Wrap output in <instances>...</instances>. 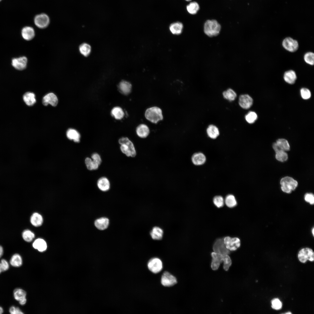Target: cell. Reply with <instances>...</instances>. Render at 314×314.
I'll return each mask as SVG.
<instances>
[{
  "label": "cell",
  "mask_w": 314,
  "mask_h": 314,
  "mask_svg": "<svg viewBox=\"0 0 314 314\" xmlns=\"http://www.w3.org/2000/svg\"><path fill=\"white\" fill-rule=\"evenodd\" d=\"M199 9V4L196 2L190 3L186 6V9L188 12L192 15L196 14Z\"/></svg>",
  "instance_id": "cell-34"
},
{
  "label": "cell",
  "mask_w": 314,
  "mask_h": 314,
  "mask_svg": "<svg viewBox=\"0 0 314 314\" xmlns=\"http://www.w3.org/2000/svg\"><path fill=\"white\" fill-rule=\"evenodd\" d=\"M42 104L45 106L49 104L53 106H56L58 103V99L56 96L53 93H50L45 95L42 99Z\"/></svg>",
  "instance_id": "cell-17"
},
{
  "label": "cell",
  "mask_w": 314,
  "mask_h": 314,
  "mask_svg": "<svg viewBox=\"0 0 314 314\" xmlns=\"http://www.w3.org/2000/svg\"><path fill=\"white\" fill-rule=\"evenodd\" d=\"M2 272H3V271L2 270V269L1 268V266L0 265V274H1Z\"/></svg>",
  "instance_id": "cell-53"
},
{
  "label": "cell",
  "mask_w": 314,
  "mask_h": 314,
  "mask_svg": "<svg viewBox=\"0 0 314 314\" xmlns=\"http://www.w3.org/2000/svg\"><path fill=\"white\" fill-rule=\"evenodd\" d=\"M23 263V260L21 256L18 253H15L12 255L10 260L9 264L12 266L19 267Z\"/></svg>",
  "instance_id": "cell-24"
},
{
  "label": "cell",
  "mask_w": 314,
  "mask_h": 314,
  "mask_svg": "<svg viewBox=\"0 0 314 314\" xmlns=\"http://www.w3.org/2000/svg\"><path fill=\"white\" fill-rule=\"evenodd\" d=\"M4 252L3 248V247L0 245V258L2 256Z\"/></svg>",
  "instance_id": "cell-51"
},
{
  "label": "cell",
  "mask_w": 314,
  "mask_h": 314,
  "mask_svg": "<svg viewBox=\"0 0 314 314\" xmlns=\"http://www.w3.org/2000/svg\"><path fill=\"white\" fill-rule=\"evenodd\" d=\"M91 159L99 165L101 163V157L99 154L97 153H93L91 156Z\"/></svg>",
  "instance_id": "cell-50"
},
{
  "label": "cell",
  "mask_w": 314,
  "mask_h": 314,
  "mask_svg": "<svg viewBox=\"0 0 314 314\" xmlns=\"http://www.w3.org/2000/svg\"><path fill=\"white\" fill-rule=\"evenodd\" d=\"M118 88L121 93L124 95H127L129 94L131 91L132 85L129 82L123 81L119 83Z\"/></svg>",
  "instance_id": "cell-22"
},
{
  "label": "cell",
  "mask_w": 314,
  "mask_h": 314,
  "mask_svg": "<svg viewBox=\"0 0 314 314\" xmlns=\"http://www.w3.org/2000/svg\"><path fill=\"white\" fill-rule=\"evenodd\" d=\"M67 136L69 139L73 140L75 142H79L80 141V134L75 130L73 129H68L67 132Z\"/></svg>",
  "instance_id": "cell-32"
},
{
  "label": "cell",
  "mask_w": 314,
  "mask_h": 314,
  "mask_svg": "<svg viewBox=\"0 0 314 314\" xmlns=\"http://www.w3.org/2000/svg\"><path fill=\"white\" fill-rule=\"evenodd\" d=\"M214 252L222 254H229L230 251L227 249L224 243V239L219 238L215 241L213 246Z\"/></svg>",
  "instance_id": "cell-10"
},
{
  "label": "cell",
  "mask_w": 314,
  "mask_h": 314,
  "mask_svg": "<svg viewBox=\"0 0 314 314\" xmlns=\"http://www.w3.org/2000/svg\"><path fill=\"white\" fill-rule=\"evenodd\" d=\"M26 293L22 288H17L15 289L13 292V296L14 299L19 302L26 299Z\"/></svg>",
  "instance_id": "cell-28"
},
{
  "label": "cell",
  "mask_w": 314,
  "mask_h": 314,
  "mask_svg": "<svg viewBox=\"0 0 314 314\" xmlns=\"http://www.w3.org/2000/svg\"><path fill=\"white\" fill-rule=\"evenodd\" d=\"M32 246L34 249H37L40 252L44 251L47 248L46 242L41 238L36 239L33 242Z\"/></svg>",
  "instance_id": "cell-23"
},
{
  "label": "cell",
  "mask_w": 314,
  "mask_h": 314,
  "mask_svg": "<svg viewBox=\"0 0 314 314\" xmlns=\"http://www.w3.org/2000/svg\"><path fill=\"white\" fill-rule=\"evenodd\" d=\"M213 203L217 207H222L224 205V200L223 197L221 196H216L213 199Z\"/></svg>",
  "instance_id": "cell-44"
},
{
  "label": "cell",
  "mask_w": 314,
  "mask_h": 314,
  "mask_svg": "<svg viewBox=\"0 0 314 314\" xmlns=\"http://www.w3.org/2000/svg\"><path fill=\"white\" fill-rule=\"evenodd\" d=\"M22 236L23 239L27 242L32 241L35 236L34 233L29 229L24 230L22 233Z\"/></svg>",
  "instance_id": "cell-38"
},
{
  "label": "cell",
  "mask_w": 314,
  "mask_h": 314,
  "mask_svg": "<svg viewBox=\"0 0 314 314\" xmlns=\"http://www.w3.org/2000/svg\"><path fill=\"white\" fill-rule=\"evenodd\" d=\"M191 160L192 163L195 165L199 166L203 165L206 161V157L202 153L197 152L194 153L192 156Z\"/></svg>",
  "instance_id": "cell-16"
},
{
  "label": "cell",
  "mask_w": 314,
  "mask_h": 314,
  "mask_svg": "<svg viewBox=\"0 0 314 314\" xmlns=\"http://www.w3.org/2000/svg\"><path fill=\"white\" fill-rule=\"evenodd\" d=\"M279 148L284 151H288L290 149V146L288 141L283 138L278 139L276 142Z\"/></svg>",
  "instance_id": "cell-36"
},
{
  "label": "cell",
  "mask_w": 314,
  "mask_h": 314,
  "mask_svg": "<svg viewBox=\"0 0 314 314\" xmlns=\"http://www.w3.org/2000/svg\"><path fill=\"white\" fill-rule=\"evenodd\" d=\"M183 28V24L180 22H174L171 24L169 27L170 32L175 35L180 34L182 32Z\"/></svg>",
  "instance_id": "cell-20"
},
{
  "label": "cell",
  "mask_w": 314,
  "mask_h": 314,
  "mask_svg": "<svg viewBox=\"0 0 314 314\" xmlns=\"http://www.w3.org/2000/svg\"><path fill=\"white\" fill-rule=\"evenodd\" d=\"M109 223V221L108 218L102 217L96 220L94 222V225L98 229L103 230L107 228Z\"/></svg>",
  "instance_id": "cell-29"
},
{
  "label": "cell",
  "mask_w": 314,
  "mask_h": 314,
  "mask_svg": "<svg viewBox=\"0 0 314 314\" xmlns=\"http://www.w3.org/2000/svg\"><path fill=\"white\" fill-rule=\"evenodd\" d=\"M119 143L120 145L121 151L126 156L132 157H135L136 151L133 142L127 137H123L119 140Z\"/></svg>",
  "instance_id": "cell-1"
},
{
  "label": "cell",
  "mask_w": 314,
  "mask_h": 314,
  "mask_svg": "<svg viewBox=\"0 0 314 314\" xmlns=\"http://www.w3.org/2000/svg\"><path fill=\"white\" fill-rule=\"evenodd\" d=\"M150 235L152 238L155 240H160L163 236V231L160 227L155 226L151 230Z\"/></svg>",
  "instance_id": "cell-31"
},
{
  "label": "cell",
  "mask_w": 314,
  "mask_h": 314,
  "mask_svg": "<svg viewBox=\"0 0 314 314\" xmlns=\"http://www.w3.org/2000/svg\"><path fill=\"white\" fill-rule=\"evenodd\" d=\"M149 269L152 272L156 274L160 272L163 268V264L159 258H154L151 259L148 263Z\"/></svg>",
  "instance_id": "cell-9"
},
{
  "label": "cell",
  "mask_w": 314,
  "mask_h": 314,
  "mask_svg": "<svg viewBox=\"0 0 314 314\" xmlns=\"http://www.w3.org/2000/svg\"><path fill=\"white\" fill-rule=\"evenodd\" d=\"M136 133L138 136L141 138H145L149 135L150 130L148 126L144 124H141L137 127Z\"/></svg>",
  "instance_id": "cell-19"
},
{
  "label": "cell",
  "mask_w": 314,
  "mask_h": 314,
  "mask_svg": "<svg viewBox=\"0 0 314 314\" xmlns=\"http://www.w3.org/2000/svg\"><path fill=\"white\" fill-rule=\"evenodd\" d=\"M21 34L23 38L29 41L32 40L35 35V31L33 28L30 26H26L23 28Z\"/></svg>",
  "instance_id": "cell-18"
},
{
  "label": "cell",
  "mask_w": 314,
  "mask_h": 314,
  "mask_svg": "<svg viewBox=\"0 0 314 314\" xmlns=\"http://www.w3.org/2000/svg\"><path fill=\"white\" fill-rule=\"evenodd\" d=\"M1 0H0V1H1Z\"/></svg>",
  "instance_id": "cell-57"
},
{
  "label": "cell",
  "mask_w": 314,
  "mask_h": 314,
  "mask_svg": "<svg viewBox=\"0 0 314 314\" xmlns=\"http://www.w3.org/2000/svg\"><path fill=\"white\" fill-rule=\"evenodd\" d=\"M23 99L25 104L29 106H33L36 101L35 94L31 92H27L24 94Z\"/></svg>",
  "instance_id": "cell-27"
},
{
  "label": "cell",
  "mask_w": 314,
  "mask_h": 314,
  "mask_svg": "<svg viewBox=\"0 0 314 314\" xmlns=\"http://www.w3.org/2000/svg\"><path fill=\"white\" fill-rule=\"evenodd\" d=\"M297 75L295 72L292 70L286 71L283 75L284 81L288 83L293 84L297 79Z\"/></svg>",
  "instance_id": "cell-25"
},
{
  "label": "cell",
  "mask_w": 314,
  "mask_h": 314,
  "mask_svg": "<svg viewBox=\"0 0 314 314\" xmlns=\"http://www.w3.org/2000/svg\"><path fill=\"white\" fill-rule=\"evenodd\" d=\"M299 261L303 263H305L307 260L313 261L314 259V253L313 250L309 248L301 249L298 254Z\"/></svg>",
  "instance_id": "cell-5"
},
{
  "label": "cell",
  "mask_w": 314,
  "mask_h": 314,
  "mask_svg": "<svg viewBox=\"0 0 314 314\" xmlns=\"http://www.w3.org/2000/svg\"><path fill=\"white\" fill-rule=\"evenodd\" d=\"M185 0L187 1H191V0Z\"/></svg>",
  "instance_id": "cell-56"
},
{
  "label": "cell",
  "mask_w": 314,
  "mask_h": 314,
  "mask_svg": "<svg viewBox=\"0 0 314 314\" xmlns=\"http://www.w3.org/2000/svg\"><path fill=\"white\" fill-rule=\"evenodd\" d=\"M97 186L101 191H106L108 190L110 186V182L108 179L105 177L99 178L97 182Z\"/></svg>",
  "instance_id": "cell-21"
},
{
  "label": "cell",
  "mask_w": 314,
  "mask_h": 314,
  "mask_svg": "<svg viewBox=\"0 0 314 314\" xmlns=\"http://www.w3.org/2000/svg\"><path fill=\"white\" fill-rule=\"evenodd\" d=\"M281 188L284 192L289 193L295 190L298 185V182L293 178L286 176L282 178L280 181Z\"/></svg>",
  "instance_id": "cell-4"
},
{
  "label": "cell",
  "mask_w": 314,
  "mask_h": 314,
  "mask_svg": "<svg viewBox=\"0 0 314 314\" xmlns=\"http://www.w3.org/2000/svg\"><path fill=\"white\" fill-rule=\"evenodd\" d=\"M213 252L211 253L212 260L211 263V267L213 270H217L219 268L220 264L222 262L224 255Z\"/></svg>",
  "instance_id": "cell-12"
},
{
  "label": "cell",
  "mask_w": 314,
  "mask_h": 314,
  "mask_svg": "<svg viewBox=\"0 0 314 314\" xmlns=\"http://www.w3.org/2000/svg\"><path fill=\"white\" fill-rule=\"evenodd\" d=\"M111 114L115 119L118 120L122 119L124 115V113L122 109L118 106L114 107L112 109Z\"/></svg>",
  "instance_id": "cell-33"
},
{
  "label": "cell",
  "mask_w": 314,
  "mask_h": 314,
  "mask_svg": "<svg viewBox=\"0 0 314 314\" xmlns=\"http://www.w3.org/2000/svg\"><path fill=\"white\" fill-rule=\"evenodd\" d=\"M304 60L305 62L310 65L314 64V54L311 52L306 53L304 56Z\"/></svg>",
  "instance_id": "cell-42"
},
{
  "label": "cell",
  "mask_w": 314,
  "mask_h": 314,
  "mask_svg": "<svg viewBox=\"0 0 314 314\" xmlns=\"http://www.w3.org/2000/svg\"><path fill=\"white\" fill-rule=\"evenodd\" d=\"M9 311L11 314H23L24 313L18 307L12 306L9 308Z\"/></svg>",
  "instance_id": "cell-48"
},
{
  "label": "cell",
  "mask_w": 314,
  "mask_h": 314,
  "mask_svg": "<svg viewBox=\"0 0 314 314\" xmlns=\"http://www.w3.org/2000/svg\"><path fill=\"white\" fill-rule=\"evenodd\" d=\"M85 163L87 169L90 170H96L98 169L99 166L98 164L91 158L88 157L85 158Z\"/></svg>",
  "instance_id": "cell-39"
},
{
  "label": "cell",
  "mask_w": 314,
  "mask_h": 314,
  "mask_svg": "<svg viewBox=\"0 0 314 314\" xmlns=\"http://www.w3.org/2000/svg\"><path fill=\"white\" fill-rule=\"evenodd\" d=\"M223 239L226 248L230 251H235L240 246V240L238 238L226 236Z\"/></svg>",
  "instance_id": "cell-7"
},
{
  "label": "cell",
  "mask_w": 314,
  "mask_h": 314,
  "mask_svg": "<svg viewBox=\"0 0 314 314\" xmlns=\"http://www.w3.org/2000/svg\"><path fill=\"white\" fill-rule=\"evenodd\" d=\"M224 201L227 206L230 208L235 207L237 204L235 196L231 194L228 195L226 196Z\"/></svg>",
  "instance_id": "cell-37"
},
{
  "label": "cell",
  "mask_w": 314,
  "mask_h": 314,
  "mask_svg": "<svg viewBox=\"0 0 314 314\" xmlns=\"http://www.w3.org/2000/svg\"><path fill=\"white\" fill-rule=\"evenodd\" d=\"M4 311L3 308L0 306V314H1Z\"/></svg>",
  "instance_id": "cell-52"
},
{
  "label": "cell",
  "mask_w": 314,
  "mask_h": 314,
  "mask_svg": "<svg viewBox=\"0 0 314 314\" xmlns=\"http://www.w3.org/2000/svg\"><path fill=\"white\" fill-rule=\"evenodd\" d=\"M300 93L301 97L304 99H308L311 97V92L310 90L307 88H302L300 90Z\"/></svg>",
  "instance_id": "cell-45"
},
{
  "label": "cell",
  "mask_w": 314,
  "mask_h": 314,
  "mask_svg": "<svg viewBox=\"0 0 314 314\" xmlns=\"http://www.w3.org/2000/svg\"><path fill=\"white\" fill-rule=\"evenodd\" d=\"M245 119L247 122L249 124L254 122L257 118V115L256 113L253 111L249 112L245 116Z\"/></svg>",
  "instance_id": "cell-41"
},
{
  "label": "cell",
  "mask_w": 314,
  "mask_h": 314,
  "mask_svg": "<svg viewBox=\"0 0 314 314\" xmlns=\"http://www.w3.org/2000/svg\"><path fill=\"white\" fill-rule=\"evenodd\" d=\"M91 50L90 46L86 43L82 44L79 47V50L80 53L85 56L89 55L91 52Z\"/></svg>",
  "instance_id": "cell-40"
},
{
  "label": "cell",
  "mask_w": 314,
  "mask_h": 314,
  "mask_svg": "<svg viewBox=\"0 0 314 314\" xmlns=\"http://www.w3.org/2000/svg\"><path fill=\"white\" fill-rule=\"evenodd\" d=\"M282 45L286 50L292 52L296 51L299 47L297 41L290 37L286 38L283 39Z\"/></svg>",
  "instance_id": "cell-8"
},
{
  "label": "cell",
  "mask_w": 314,
  "mask_h": 314,
  "mask_svg": "<svg viewBox=\"0 0 314 314\" xmlns=\"http://www.w3.org/2000/svg\"><path fill=\"white\" fill-rule=\"evenodd\" d=\"M272 147L276 153L275 158L276 160L282 162L286 161L287 160L288 155L287 153L280 149L276 142L273 143Z\"/></svg>",
  "instance_id": "cell-15"
},
{
  "label": "cell",
  "mask_w": 314,
  "mask_h": 314,
  "mask_svg": "<svg viewBox=\"0 0 314 314\" xmlns=\"http://www.w3.org/2000/svg\"><path fill=\"white\" fill-rule=\"evenodd\" d=\"M304 199L311 204H313L314 203V195L312 193H306L304 196Z\"/></svg>",
  "instance_id": "cell-49"
},
{
  "label": "cell",
  "mask_w": 314,
  "mask_h": 314,
  "mask_svg": "<svg viewBox=\"0 0 314 314\" xmlns=\"http://www.w3.org/2000/svg\"><path fill=\"white\" fill-rule=\"evenodd\" d=\"M207 135L210 138L216 139L219 135V131L217 127L213 124L209 125L206 130Z\"/></svg>",
  "instance_id": "cell-30"
},
{
  "label": "cell",
  "mask_w": 314,
  "mask_h": 314,
  "mask_svg": "<svg viewBox=\"0 0 314 314\" xmlns=\"http://www.w3.org/2000/svg\"><path fill=\"white\" fill-rule=\"evenodd\" d=\"M314 228H313V229H312V233H313V236L314 235Z\"/></svg>",
  "instance_id": "cell-54"
},
{
  "label": "cell",
  "mask_w": 314,
  "mask_h": 314,
  "mask_svg": "<svg viewBox=\"0 0 314 314\" xmlns=\"http://www.w3.org/2000/svg\"><path fill=\"white\" fill-rule=\"evenodd\" d=\"M223 262V268L226 271H228L231 266L232 262L228 254L224 255Z\"/></svg>",
  "instance_id": "cell-43"
},
{
  "label": "cell",
  "mask_w": 314,
  "mask_h": 314,
  "mask_svg": "<svg viewBox=\"0 0 314 314\" xmlns=\"http://www.w3.org/2000/svg\"><path fill=\"white\" fill-rule=\"evenodd\" d=\"M30 221L31 224L35 227L41 225L43 222V218L42 216L39 213L35 212L31 215Z\"/></svg>",
  "instance_id": "cell-26"
},
{
  "label": "cell",
  "mask_w": 314,
  "mask_h": 314,
  "mask_svg": "<svg viewBox=\"0 0 314 314\" xmlns=\"http://www.w3.org/2000/svg\"><path fill=\"white\" fill-rule=\"evenodd\" d=\"M35 25L40 28H46L50 23V19L46 14L42 13L36 15L34 19Z\"/></svg>",
  "instance_id": "cell-6"
},
{
  "label": "cell",
  "mask_w": 314,
  "mask_h": 314,
  "mask_svg": "<svg viewBox=\"0 0 314 314\" xmlns=\"http://www.w3.org/2000/svg\"><path fill=\"white\" fill-rule=\"evenodd\" d=\"M222 94L225 99L230 101L234 100L237 97L236 92L231 88L224 91Z\"/></svg>",
  "instance_id": "cell-35"
},
{
  "label": "cell",
  "mask_w": 314,
  "mask_h": 314,
  "mask_svg": "<svg viewBox=\"0 0 314 314\" xmlns=\"http://www.w3.org/2000/svg\"><path fill=\"white\" fill-rule=\"evenodd\" d=\"M272 307L275 310H279L281 308L282 303L277 298H275L272 301Z\"/></svg>",
  "instance_id": "cell-46"
},
{
  "label": "cell",
  "mask_w": 314,
  "mask_h": 314,
  "mask_svg": "<svg viewBox=\"0 0 314 314\" xmlns=\"http://www.w3.org/2000/svg\"><path fill=\"white\" fill-rule=\"evenodd\" d=\"M161 282L162 284L165 287L172 286L177 283L176 277L167 271L164 272L162 275Z\"/></svg>",
  "instance_id": "cell-11"
},
{
  "label": "cell",
  "mask_w": 314,
  "mask_h": 314,
  "mask_svg": "<svg viewBox=\"0 0 314 314\" xmlns=\"http://www.w3.org/2000/svg\"><path fill=\"white\" fill-rule=\"evenodd\" d=\"M238 103L242 108L248 109L252 105L253 99L247 94L241 95L239 98Z\"/></svg>",
  "instance_id": "cell-13"
},
{
  "label": "cell",
  "mask_w": 314,
  "mask_h": 314,
  "mask_svg": "<svg viewBox=\"0 0 314 314\" xmlns=\"http://www.w3.org/2000/svg\"><path fill=\"white\" fill-rule=\"evenodd\" d=\"M285 314H292V313L290 312H289L287 313H286Z\"/></svg>",
  "instance_id": "cell-55"
},
{
  "label": "cell",
  "mask_w": 314,
  "mask_h": 314,
  "mask_svg": "<svg viewBox=\"0 0 314 314\" xmlns=\"http://www.w3.org/2000/svg\"><path fill=\"white\" fill-rule=\"evenodd\" d=\"M27 63V59L25 56L15 58L12 60V66L18 70H22L25 69Z\"/></svg>",
  "instance_id": "cell-14"
},
{
  "label": "cell",
  "mask_w": 314,
  "mask_h": 314,
  "mask_svg": "<svg viewBox=\"0 0 314 314\" xmlns=\"http://www.w3.org/2000/svg\"><path fill=\"white\" fill-rule=\"evenodd\" d=\"M146 118L152 123L156 124L163 119L162 110L157 106H153L147 108L145 112Z\"/></svg>",
  "instance_id": "cell-3"
},
{
  "label": "cell",
  "mask_w": 314,
  "mask_h": 314,
  "mask_svg": "<svg viewBox=\"0 0 314 314\" xmlns=\"http://www.w3.org/2000/svg\"><path fill=\"white\" fill-rule=\"evenodd\" d=\"M221 29L220 25L215 20H208L204 24V32L209 37H212L218 35Z\"/></svg>",
  "instance_id": "cell-2"
},
{
  "label": "cell",
  "mask_w": 314,
  "mask_h": 314,
  "mask_svg": "<svg viewBox=\"0 0 314 314\" xmlns=\"http://www.w3.org/2000/svg\"><path fill=\"white\" fill-rule=\"evenodd\" d=\"M0 265L3 272L7 271L9 268V263L4 259L1 260L0 262Z\"/></svg>",
  "instance_id": "cell-47"
}]
</instances>
